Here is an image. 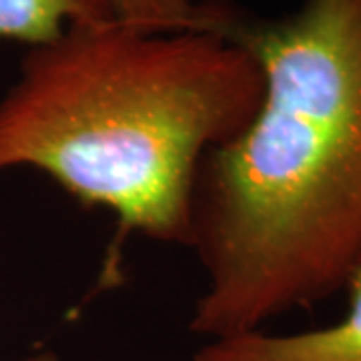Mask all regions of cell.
Here are the masks:
<instances>
[{"label": "cell", "mask_w": 361, "mask_h": 361, "mask_svg": "<svg viewBox=\"0 0 361 361\" xmlns=\"http://www.w3.org/2000/svg\"><path fill=\"white\" fill-rule=\"evenodd\" d=\"M229 37L257 59L263 97L195 177L189 329L207 341L345 291L361 267V0L237 16Z\"/></svg>", "instance_id": "cell-1"}, {"label": "cell", "mask_w": 361, "mask_h": 361, "mask_svg": "<svg viewBox=\"0 0 361 361\" xmlns=\"http://www.w3.org/2000/svg\"><path fill=\"white\" fill-rule=\"evenodd\" d=\"M253 52L225 32L68 26L0 97V173L35 169L121 229L189 247L201 161L251 123Z\"/></svg>", "instance_id": "cell-2"}, {"label": "cell", "mask_w": 361, "mask_h": 361, "mask_svg": "<svg viewBox=\"0 0 361 361\" xmlns=\"http://www.w3.org/2000/svg\"><path fill=\"white\" fill-rule=\"evenodd\" d=\"M348 313L327 327L299 334H267L209 339L193 361H361V267L345 287Z\"/></svg>", "instance_id": "cell-3"}, {"label": "cell", "mask_w": 361, "mask_h": 361, "mask_svg": "<svg viewBox=\"0 0 361 361\" xmlns=\"http://www.w3.org/2000/svg\"><path fill=\"white\" fill-rule=\"evenodd\" d=\"M113 20L111 0H0V39L26 47L56 39L68 26Z\"/></svg>", "instance_id": "cell-4"}, {"label": "cell", "mask_w": 361, "mask_h": 361, "mask_svg": "<svg viewBox=\"0 0 361 361\" xmlns=\"http://www.w3.org/2000/svg\"><path fill=\"white\" fill-rule=\"evenodd\" d=\"M121 25L142 32L215 30L231 32L237 14L227 4L195 0H111Z\"/></svg>", "instance_id": "cell-5"}, {"label": "cell", "mask_w": 361, "mask_h": 361, "mask_svg": "<svg viewBox=\"0 0 361 361\" xmlns=\"http://www.w3.org/2000/svg\"><path fill=\"white\" fill-rule=\"evenodd\" d=\"M16 361H63L54 351H37V353H30V355H26L23 360H16Z\"/></svg>", "instance_id": "cell-6"}, {"label": "cell", "mask_w": 361, "mask_h": 361, "mask_svg": "<svg viewBox=\"0 0 361 361\" xmlns=\"http://www.w3.org/2000/svg\"><path fill=\"white\" fill-rule=\"evenodd\" d=\"M207 2H213V4H225L227 0H207Z\"/></svg>", "instance_id": "cell-7"}]
</instances>
